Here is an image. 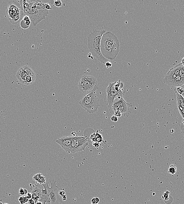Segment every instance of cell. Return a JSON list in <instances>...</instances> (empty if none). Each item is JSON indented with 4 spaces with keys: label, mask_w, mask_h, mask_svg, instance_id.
<instances>
[{
    "label": "cell",
    "mask_w": 184,
    "mask_h": 204,
    "mask_svg": "<svg viewBox=\"0 0 184 204\" xmlns=\"http://www.w3.org/2000/svg\"><path fill=\"white\" fill-rule=\"evenodd\" d=\"M120 42L117 37L111 32H106L101 37L100 50L106 59L114 60L119 52Z\"/></svg>",
    "instance_id": "6da1fadb"
},
{
    "label": "cell",
    "mask_w": 184,
    "mask_h": 204,
    "mask_svg": "<svg viewBox=\"0 0 184 204\" xmlns=\"http://www.w3.org/2000/svg\"><path fill=\"white\" fill-rule=\"evenodd\" d=\"M105 32L104 30H94L90 33L88 38V47L90 52L96 59L104 64L108 60L104 58L101 54L100 43L101 37Z\"/></svg>",
    "instance_id": "7a4b0ae2"
},
{
    "label": "cell",
    "mask_w": 184,
    "mask_h": 204,
    "mask_svg": "<svg viewBox=\"0 0 184 204\" xmlns=\"http://www.w3.org/2000/svg\"><path fill=\"white\" fill-rule=\"evenodd\" d=\"M98 87L95 88L90 93H87L79 102V104L89 114H94L100 107L99 100L97 93Z\"/></svg>",
    "instance_id": "3957f363"
},
{
    "label": "cell",
    "mask_w": 184,
    "mask_h": 204,
    "mask_svg": "<svg viewBox=\"0 0 184 204\" xmlns=\"http://www.w3.org/2000/svg\"><path fill=\"white\" fill-rule=\"evenodd\" d=\"M28 5L24 13L30 17L33 26H35L48 15L49 10L39 9L36 6L35 1H28Z\"/></svg>",
    "instance_id": "277c9868"
},
{
    "label": "cell",
    "mask_w": 184,
    "mask_h": 204,
    "mask_svg": "<svg viewBox=\"0 0 184 204\" xmlns=\"http://www.w3.org/2000/svg\"><path fill=\"white\" fill-rule=\"evenodd\" d=\"M24 13L22 10L20 3L14 1L8 2L6 14L12 25L17 24L23 19Z\"/></svg>",
    "instance_id": "5b68a950"
},
{
    "label": "cell",
    "mask_w": 184,
    "mask_h": 204,
    "mask_svg": "<svg viewBox=\"0 0 184 204\" xmlns=\"http://www.w3.org/2000/svg\"><path fill=\"white\" fill-rule=\"evenodd\" d=\"M123 97L124 96H119L116 98L109 110L111 114L114 115L116 112L121 113L122 115L131 113L130 108L132 107V103H127Z\"/></svg>",
    "instance_id": "8992f818"
},
{
    "label": "cell",
    "mask_w": 184,
    "mask_h": 204,
    "mask_svg": "<svg viewBox=\"0 0 184 204\" xmlns=\"http://www.w3.org/2000/svg\"><path fill=\"white\" fill-rule=\"evenodd\" d=\"M79 90L83 93H88L98 87L97 79L91 75H84L79 82Z\"/></svg>",
    "instance_id": "52a82bcc"
},
{
    "label": "cell",
    "mask_w": 184,
    "mask_h": 204,
    "mask_svg": "<svg viewBox=\"0 0 184 204\" xmlns=\"http://www.w3.org/2000/svg\"><path fill=\"white\" fill-rule=\"evenodd\" d=\"M51 187H50L49 184H43L42 186L46 188L48 192L50 204H62V201L60 198L59 192H58L57 181L55 180L51 181Z\"/></svg>",
    "instance_id": "ba28073f"
},
{
    "label": "cell",
    "mask_w": 184,
    "mask_h": 204,
    "mask_svg": "<svg viewBox=\"0 0 184 204\" xmlns=\"http://www.w3.org/2000/svg\"><path fill=\"white\" fill-rule=\"evenodd\" d=\"M88 145V142L86 137L72 136L71 153L74 154L85 151Z\"/></svg>",
    "instance_id": "9c48e42d"
},
{
    "label": "cell",
    "mask_w": 184,
    "mask_h": 204,
    "mask_svg": "<svg viewBox=\"0 0 184 204\" xmlns=\"http://www.w3.org/2000/svg\"><path fill=\"white\" fill-rule=\"evenodd\" d=\"M107 97L106 104L109 110L112 106L114 100L119 96H124L125 92H119L114 87V82L109 83L106 89Z\"/></svg>",
    "instance_id": "30bf717a"
},
{
    "label": "cell",
    "mask_w": 184,
    "mask_h": 204,
    "mask_svg": "<svg viewBox=\"0 0 184 204\" xmlns=\"http://www.w3.org/2000/svg\"><path fill=\"white\" fill-rule=\"evenodd\" d=\"M72 139V136H64L58 138L56 142L65 152L71 153Z\"/></svg>",
    "instance_id": "8fae6325"
},
{
    "label": "cell",
    "mask_w": 184,
    "mask_h": 204,
    "mask_svg": "<svg viewBox=\"0 0 184 204\" xmlns=\"http://www.w3.org/2000/svg\"><path fill=\"white\" fill-rule=\"evenodd\" d=\"M32 198L35 201V202H38L41 199L42 195V191L37 187L35 188L31 192Z\"/></svg>",
    "instance_id": "7c38bea8"
},
{
    "label": "cell",
    "mask_w": 184,
    "mask_h": 204,
    "mask_svg": "<svg viewBox=\"0 0 184 204\" xmlns=\"http://www.w3.org/2000/svg\"><path fill=\"white\" fill-rule=\"evenodd\" d=\"M29 76L23 68H21L18 70L17 73L16 77L20 81L21 83L24 85L26 77Z\"/></svg>",
    "instance_id": "4fadbf2b"
},
{
    "label": "cell",
    "mask_w": 184,
    "mask_h": 204,
    "mask_svg": "<svg viewBox=\"0 0 184 204\" xmlns=\"http://www.w3.org/2000/svg\"><path fill=\"white\" fill-rule=\"evenodd\" d=\"M33 181L40 184L42 185L46 183V178L45 177L40 173H37L35 174L33 177Z\"/></svg>",
    "instance_id": "5bb4252c"
},
{
    "label": "cell",
    "mask_w": 184,
    "mask_h": 204,
    "mask_svg": "<svg viewBox=\"0 0 184 204\" xmlns=\"http://www.w3.org/2000/svg\"><path fill=\"white\" fill-rule=\"evenodd\" d=\"M31 21L30 17L26 15L24 17L23 19L21 21L20 26L23 29H26L30 27Z\"/></svg>",
    "instance_id": "9a60e30c"
},
{
    "label": "cell",
    "mask_w": 184,
    "mask_h": 204,
    "mask_svg": "<svg viewBox=\"0 0 184 204\" xmlns=\"http://www.w3.org/2000/svg\"><path fill=\"white\" fill-rule=\"evenodd\" d=\"M170 194V192L169 191H166L164 193L163 196H162L163 199H164V202L167 204L172 203L173 201L172 197L169 195Z\"/></svg>",
    "instance_id": "2e32d148"
},
{
    "label": "cell",
    "mask_w": 184,
    "mask_h": 204,
    "mask_svg": "<svg viewBox=\"0 0 184 204\" xmlns=\"http://www.w3.org/2000/svg\"><path fill=\"white\" fill-rule=\"evenodd\" d=\"M177 107L180 108H184V97L182 95L176 93Z\"/></svg>",
    "instance_id": "e0dca14e"
},
{
    "label": "cell",
    "mask_w": 184,
    "mask_h": 204,
    "mask_svg": "<svg viewBox=\"0 0 184 204\" xmlns=\"http://www.w3.org/2000/svg\"><path fill=\"white\" fill-rule=\"evenodd\" d=\"M22 68L23 70L28 74L29 76L32 77H36L34 71L31 69V68L28 66H25L23 67Z\"/></svg>",
    "instance_id": "ac0fdd59"
},
{
    "label": "cell",
    "mask_w": 184,
    "mask_h": 204,
    "mask_svg": "<svg viewBox=\"0 0 184 204\" xmlns=\"http://www.w3.org/2000/svg\"><path fill=\"white\" fill-rule=\"evenodd\" d=\"M91 137H92V138H90V139H91L92 140L94 141L95 142H102L103 138L102 135H100L99 134H95L94 137L92 135Z\"/></svg>",
    "instance_id": "d6986e66"
},
{
    "label": "cell",
    "mask_w": 184,
    "mask_h": 204,
    "mask_svg": "<svg viewBox=\"0 0 184 204\" xmlns=\"http://www.w3.org/2000/svg\"><path fill=\"white\" fill-rule=\"evenodd\" d=\"M36 77H32L28 76L26 77L24 85H29L32 84L35 81Z\"/></svg>",
    "instance_id": "ffe728a7"
},
{
    "label": "cell",
    "mask_w": 184,
    "mask_h": 204,
    "mask_svg": "<svg viewBox=\"0 0 184 204\" xmlns=\"http://www.w3.org/2000/svg\"><path fill=\"white\" fill-rule=\"evenodd\" d=\"M177 167L175 165L172 164L170 166L168 169V173L172 175V176L175 175L177 172Z\"/></svg>",
    "instance_id": "44dd1931"
},
{
    "label": "cell",
    "mask_w": 184,
    "mask_h": 204,
    "mask_svg": "<svg viewBox=\"0 0 184 204\" xmlns=\"http://www.w3.org/2000/svg\"><path fill=\"white\" fill-rule=\"evenodd\" d=\"M50 3L53 5L54 6L57 7L58 8L61 7L62 6V1L60 0H55V1H50Z\"/></svg>",
    "instance_id": "7402d4cb"
},
{
    "label": "cell",
    "mask_w": 184,
    "mask_h": 204,
    "mask_svg": "<svg viewBox=\"0 0 184 204\" xmlns=\"http://www.w3.org/2000/svg\"><path fill=\"white\" fill-rule=\"evenodd\" d=\"M174 91L175 93H178L179 95H182L183 93L184 89L182 86L175 87L174 89Z\"/></svg>",
    "instance_id": "603a6c76"
},
{
    "label": "cell",
    "mask_w": 184,
    "mask_h": 204,
    "mask_svg": "<svg viewBox=\"0 0 184 204\" xmlns=\"http://www.w3.org/2000/svg\"><path fill=\"white\" fill-rule=\"evenodd\" d=\"M29 199L26 196L19 197V201L20 204H24L28 202Z\"/></svg>",
    "instance_id": "cb8c5ba5"
},
{
    "label": "cell",
    "mask_w": 184,
    "mask_h": 204,
    "mask_svg": "<svg viewBox=\"0 0 184 204\" xmlns=\"http://www.w3.org/2000/svg\"><path fill=\"white\" fill-rule=\"evenodd\" d=\"M179 75L184 81V66L182 65V64L180 68Z\"/></svg>",
    "instance_id": "d4e9b609"
},
{
    "label": "cell",
    "mask_w": 184,
    "mask_h": 204,
    "mask_svg": "<svg viewBox=\"0 0 184 204\" xmlns=\"http://www.w3.org/2000/svg\"><path fill=\"white\" fill-rule=\"evenodd\" d=\"M28 193V191L26 189H24L23 188H20L19 191V194L21 195H27Z\"/></svg>",
    "instance_id": "484cf974"
},
{
    "label": "cell",
    "mask_w": 184,
    "mask_h": 204,
    "mask_svg": "<svg viewBox=\"0 0 184 204\" xmlns=\"http://www.w3.org/2000/svg\"><path fill=\"white\" fill-rule=\"evenodd\" d=\"M92 203L98 204L100 202V199L98 198H94L91 199Z\"/></svg>",
    "instance_id": "4316f807"
},
{
    "label": "cell",
    "mask_w": 184,
    "mask_h": 204,
    "mask_svg": "<svg viewBox=\"0 0 184 204\" xmlns=\"http://www.w3.org/2000/svg\"><path fill=\"white\" fill-rule=\"evenodd\" d=\"M178 110H179L180 114L182 116V119H184V108H178Z\"/></svg>",
    "instance_id": "83f0119b"
},
{
    "label": "cell",
    "mask_w": 184,
    "mask_h": 204,
    "mask_svg": "<svg viewBox=\"0 0 184 204\" xmlns=\"http://www.w3.org/2000/svg\"><path fill=\"white\" fill-rule=\"evenodd\" d=\"M180 128L181 133L182 134L184 138V125H182L181 124V125L180 126Z\"/></svg>",
    "instance_id": "f1b7e54d"
},
{
    "label": "cell",
    "mask_w": 184,
    "mask_h": 204,
    "mask_svg": "<svg viewBox=\"0 0 184 204\" xmlns=\"http://www.w3.org/2000/svg\"><path fill=\"white\" fill-rule=\"evenodd\" d=\"M111 120L113 122H116L118 120V117L115 115H113L111 118Z\"/></svg>",
    "instance_id": "f546056e"
},
{
    "label": "cell",
    "mask_w": 184,
    "mask_h": 204,
    "mask_svg": "<svg viewBox=\"0 0 184 204\" xmlns=\"http://www.w3.org/2000/svg\"><path fill=\"white\" fill-rule=\"evenodd\" d=\"M105 65V66L107 68L111 67L112 66V63L108 61L106 62Z\"/></svg>",
    "instance_id": "4dcf8cb0"
},
{
    "label": "cell",
    "mask_w": 184,
    "mask_h": 204,
    "mask_svg": "<svg viewBox=\"0 0 184 204\" xmlns=\"http://www.w3.org/2000/svg\"><path fill=\"white\" fill-rule=\"evenodd\" d=\"M45 9L47 10H50V9H52V8L51 7L49 4L48 3H45Z\"/></svg>",
    "instance_id": "1f68e13d"
},
{
    "label": "cell",
    "mask_w": 184,
    "mask_h": 204,
    "mask_svg": "<svg viewBox=\"0 0 184 204\" xmlns=\"http://www.w3.org/2000/svg\"><path fill=\"white\" fill-rule=\"evenodd\" d=\"M28 204H35V201L32 199H29L28 202Z\"/></svg>",
    "instance_id": "d6a6232c"
},
{
    "label": "cell",
    "mask_w": 184,
    "mask_h": 204,
    "mask_svg": "<svg viewBox=\"0 0 184 204\" xmlns=\"http://www.w3.org/2000/svg\"><path fill=\"white\" fill-rule=\"evenodd\" d=\"M26 196L28 199H30L32 198V194L31 193H28Z\"/></svg>",
    "instance_id": "836d02e7"
},
{
    "label": "cell",
    "mask_w": 184,
    "mask_h": 204,
    "mask_svg": "<svg viewBox=\"0 0 184 204\" xmlns=\"http://www.w3.org/2000/svg\"><path fill=\"white\" fill-rule=\"evenodd\" d=\"M184 62V57H183V58L182 59H181V64H183V63Z\"/></svg>",
    "instance_id": "e575fe53"
},
{
    "label": "cell",
    "mask_w": 184,
    "mask_h": 204,
    "mask_svg": "<svg viewBox=\"0 0 184 204\" xmlns=\"http://www.w3.org/2000/svg\"><path fill=\"white\" fill-rule=\"evenodd\" d=\"M35 204H43L42 202H40V201H38L36 202Z\"/></svg>",
    "instance_id": "d590c367"
},
{
    "label": "cell",
    "mask_w": 184,
    "mask_h": 204,
    "mask_svg": "<svg viewBox=\"0 0 184 204\" xmlns=\"http://www.w3.org/2000/svg\"><path fill=\"white\" fill-rule=\"evenodd\" d=\"M182 87L183 88V89H184V92H183V94H182V97H184V85H182Z\"/></svg>",
    "instance_id": "8d00e7d4"
},
{
    "label": "cell",
    "mask_w": 184,
    "mask_h": 204,
    "mask_svg": "<svg viewBox=\"0 0 184 204\" xmlns=\"http://www.w3.org/2000/svg\"><path fill=\"white\" fill-rule=\"evenodd\" d=\"M182 65H183V66H184V62L183 63V64H182Z\"/></svg>",
    "instance_id": "74e56055"
},
{
    "label": "cell",
    "mask_w": 184,
    "mask_h": 204,
    "mask_svg": "<svg viewBox=\"0 0 184 204\" xmlns=\"http://www.w3.org/2000/svg\"><path fill=\"white\" fill-rule=\"evenodd\" d=\"M91 204H97L91 203Z\"/></svg>",
    "instance_id": "f35d334b"
},
{
    "label": "cell",
    "mask_w": 184,
    "mask_h": 204,
    "mask_svg": "<svg viewBox=\"0 0 184 204\" xmlns=\"http://www.w3.org/2000/svg\"><path fill=\"white\" fill-rule=\"evenodd\" d=\"M8 204V203H5V204Z\"/></svg>",
    "instance_id": "ab89813d"
},
{
    "label": "cell",
    "mask_w": 184,
    "mask_h": 204,
    "mask_svg": "<svg viewBox=\"0 0 184 204\" xmlns=\"http://www.w3.org/2000/svg\"></svg>",
    "instance_id": "60d3db41"
}]
</instances>
